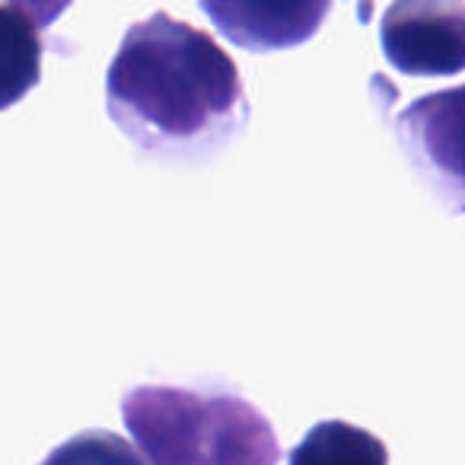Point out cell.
<instances>
[{
    "mask_svg": "<svg viewBox=\"0 0 465 465\" xmlns=\"http://www.w3.org/2000/svg\"><path fill=\"white\" fill-rule=\"evenodd\" d=\"M109 115L147 153H207L236 131L242 80L201 29L153 14L124 33L105 77Z\"/></svg>",
    "mask_w": 465,
    "mask_h": 465,
    "instance_id": "6da1fadb",
    "label": "cell"
},
{
    "mask_svg": "<svg viewBox=\"0 0 465 465\" xmlns=\"http://www.w3.org/2000/svg\"><path fill=\"white\" fill-rule=\"evenodd\" d=\"M122 418L150 465H278L281 446L265 414L223 389L137 386Z\"/></svg>",
    "mask_w": 465,
    "mask_h": 465,
    "instance_id": "7a4b0ae2",
    "label": "cell"
},
{
    "mask_svg": "<svg viewBox=\"0 0 465 465\" xmlns=\"http://www.w3.org/2000/svg\"><path fill=\"white\" fill-rule=\"evenodd\" d=\"M408 163L450 211H465V84L420 96L395 118Z\"/></svg>",
    "mask_w": 465,
    "mask_h": 465,
    "instance_id": "3957f363",
    "label": "cell"
},
{
    "mask_svg": "<svg viewBox=\"0 0 465 465\" xmlns=\"http://www.w3.org/2000/svg\"><path fill=\"white\" fill-rule=\"evenodd\" d=\"M382 52L408 77H452L465 71V7L401 0L382 16Z\"/></svg>",
    "mask_w": 465,
    "mask_h": 465,
    "instance_id": "277c9868",
    "label": "cell"
},
{
    "mask_svg": "<svg viewBox=\"0 0 465 465\" xmlns=\"http://www.w3.org/2000/svg\"><path fill=\"white\" fill-rule=\"evenodd\" d=\"M64 7L0 4V112L23 103L42 80L45 23Z\"/></svg>",
    "mask_w": 465,
    "mask_h": 465,
    "instance_id": "5b68a950",
    "label": "cell"
},
{
    "mask_svg": "<svg viewBox=\"0 0 465 465\" xmlns=\"http://www.w3.org/2000/svg\"><path fill=\"white\" fill-rule=\"evenodd\" d=\"M287 465H389V450L363 427L322 420L293 446Z\"/></svg>",
    "mask_w": 465,
    "mask_h": 465,
    "instance_id": "8992f818",
    "label": "cell"
},
{
    "mask_svg": "<svg viewBox=\"0 0 465 465\" xmlns=\"http://www.w3.org/2000/svg\"><path fill=\"white\" fill-rule=\"evenodd\" d=\"M39 465H147L141 452L112 430H84L54 446Z\"/></svg>",
    "mask_w": 465,
    "mask_h": 465,
    "instance_id": "52a82bcc",
    "label": "cell"
}]
</instances>
